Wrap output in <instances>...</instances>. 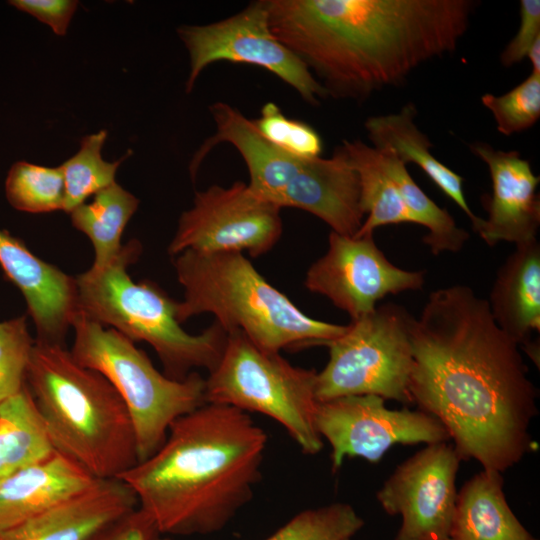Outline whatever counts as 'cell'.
<instances>
[{"label": "cell", "mask_w": 540, "mask_h": 540, "mask_svg": "<svg viewBox=\"0 0 540 540\" xmlns=\"http://www.w3.org/2000/svg\"><path fill=\"white\" fill-rule=\"evenodd\" d=\"M411 342L412 403L443 424L462 459L502 473L533 449L538 391L486 299L463 284L432 291Z\"/></svg>", "instance_id": "obj_1"}, {"label": "cell", "mask_w": 540, "mask_h": 540, "mask_svg": "<svg viewBox=\"0 0 540 540\" xmlns=\"http://www.w3.org/2000/svg\"><path fill=\"white\" fill-rule=\"evenodd\" d=\"M272 34L327 97L366 100L452 53L473 0H265Z\"/></svg>", "instance_id": "obj_2"}, {"label": "cell", "mask_w": 540, "mask_h": 540, "mask_svg": "<svg viewBox=\"0 0 540 540\" xmlns=\"http://www.w3.org/2000/svg\"><path fill=\"white\" fill-rule=\"evenodd\" d=\"M267 440L249 413L205 403L176 419L162 446L118 479L164 535H209L253 498Z\"/></svg>", "instance_id": "obj_3"}, {"label": "cell", "mask_w": 540, "mask_h": 540, "mask_svg": "<svg viewBox=\"0 0 540 540\" xmlns=\"http://www.w3.org/2000/svg\"><path fill=\"white\" fill-rule=\"evenodd\" d=\"M26 385L53 449L97 479H118L138 462L135 429L113 385L65 345L35 340Z\"/></svg>", "instance_id": "obj_4"}, {"label": "cell", "mask_w": 540, "mask_h": 540, "mask_svg": "<svg viewBox=\"0 0 540 540\" xmlns=\"http://www.w3.org/2000/svg\"><path fill=\"white\" fill-rule=\"evenodd\" d=\"M184 299L177 303L180 323L211 313L227 332L241 331L259 348L326 345L348 325L313 319L259 274L241 252L203 253L185 250L174 256Z\"/></svg>", "instance_id": "obj_5"}, {"label": "cell", "mask_w": 540, "mask_h": 540, "mask_svg": "<svg viewBox=\"0 0 540 540\" xmlns=\"http://www.w3.org/2000/svg\"><path fill=\"white\" fill-rule=\"evenodd\" d=\"M140 252V242L130 240L108 265L91 266L75 277L78 310L133 342L148 343L173 380L182 381L195 369L212 372L228 333L216 321L198 335L184 331L177 319L178 302L151 281L136 283L129 276L127 268Z\"/></svg>", "instance_id": "obj_6"}, {"label": "cell", "mask_w": 540, "mask_h": 540, "mask_svg": "<svg viewBox=\"0 0 540 540\" xmlns=\"http://www.w3.org/2000/svg\"><path fill=\"white\" fill-rule=\"evenodd\" d=\"M71 353L101 373L124 401L135 429L139 462L166 440L172 423L206 403L205 379L196 371L182 381L160 373L134 342L78 311Z\"/></svg>", "instance_id": "obj_7"}, {"label": "cell", "mask_w": 540, "mask_h": 540, "mask_svg": "<svg viewBox=\"0 0 540 540\" xmlns=\"http://www.w3.org/2000/svg\"><path fill=\"white\" fill-rule=\"evenodd\" d=\"M316 376L315 370L293 366L279 352L265 351L233 331L205 379V401L271 417L304 454L316 455L323 448L314 424Z\"/></svg>", "instance_id": "obj_8"}, {"label": "cell", "mask_w": 540, "mask_h": 540, "mask_svg": "<svg viewBox=\"0 0 540 540\" xmlns=\"http://www.w3.org/2000/svg\"><path fill=\"white\" fill-rule=\"evenodd\" d=\"M414 319L405 307L385 303L351 320L344 334L325 345L329 360L316 376V400L377 395L412 404L409 381Z\"/></svg>", "instance_id": "obj_9"}, {"label": "cell", "mask_w": 540, "mask_h": 540, "mask_svg": "<svg viewBox=\"0 0 540 540\" xmlns=\"http://www.w3.org/2000/svg\"><path fill=\"white\" fill-rule=\"evenodd\" d=\"M190 59L186 92L201 72L219 61L245 63L266 69L291 86L311 105L327 97L308 68L272 34L265 0L253 1L240 12L207 25L177 30Z\"/></svg>", "instance_id": "obj_10"}, {"label": "cell", "mask_w": 540, "mask_h": 540, "mask_svg": "<svg viewBox=\"0 0 540 540\" xmlns=\"http://www.w3.org/2000/svg\"><path fill=\"white\" fill-rule=\"evenodd\" d=\"M280 210L242 181L229 187L212 185L196 192L193 206L181 214L168 254L174 257L193 250L263 255L281 237Z\"/></svg>", "instance_id": "obj_11"}, {"label": "cell", "mask_w": 540, "mask_h": 540, "mask_svg": "<svg viewBox=\"0 0 540 540\" xmlns=\"http://www.w3.org/2000/svg\"><path fill=\"white\" fill-rule=\"evenodd\" d=\"M315 428L331 446L333 471L346 457L378 463L395 444H434L450 437L443 424L422 410L389 409L377 395H351L317 401Z\"/></svg>", "instance_id": "obj_12"}, {"label": "cell", "mask_w": 540, "mask_h": 540, "mask_svg": "<svg viewBox=\"0 0 540 540\" xmlns=\"http://www.w3.org/2000/svg\"><path fill=\"white\" fill-rule=\"evenodd\" d=\"M425 275L424 270L409 271L392 264L373 235L355 237L331 231L327 252L310 266L304 285L356 320L371 313L387 295L420 290Z\"/></svg>", "instance_id": "obj_13"}, {"label": "cell", "mask_w": 540, "mask_h": 540, "mask_svg": "<svg viewBox=\"0 0 540 540\" xmlns=\"http://www.w3.org/2000/svg\"><path fill=\"white\" fill-rule=\"evenodd\" d=\"M461 460L454 445L439 442L397 466L376 494L385 512L402 518L395 540H449Z\"/></svg>", "instance_id": "obj_14"}, {"label": "cell", "mask_w": 540, "mask_h": 540, "mask_svg": "<svg viewBox=\"0 0 540 540\" xmlns=\"http://www.w3.org/2000/svg\"><path fill=\"white\" fill-rule=\"evenodd\" d=\"M470 150L488 167L492 192L482 198L487 218L471 223L473 231L489 246L499 242L515 245L537 240L540 226V177L518 151H503L484 142Z\"/></svg>", "instance_id": "obj_15"}, {"label": "cell", "mask_w": 540, "mask_h": 540, "mask_svg": "<svg viewBox=\"0 0 540 540\" xmlns=\"http://www.w3.org/2000/svg\"><path fill=\"white\" fill-rule=\"evenodd\" d=\"M0 266L25 299L36 340L65 345L79 311L75 277L38 258L4 230H0Z\"/></svg>", "instance_id": "obj_16"}, {"label": "cell", "mask_w": 540, "mask_h": 540, "mask_svg": "<svg viewBox=\"0 0 540 540\" xmlns=\"http://www.w3.org/2000/svg\"><path fill=\"white\" fill-rule=\"evenodd\" d=\"M278 206L307 211L333 232L355 236L364 214L358 176L342 145L329 158L306 159L283 191Z\"/></svg>", "instance_id": "obj_17"}, {"label": "cell", "mask_w": 540, "mask_h": 540, "mask_svg": "<svg viewBox=\"0 0 540 540\" xmlns=\"http://www.w3.org/2000/svg\"><path fill=\"white\" fill-rule=\"evenodd\" d=\"M209 109L216 124V133L206 139L195 153L190 165L192 176L216 145L230 143L246 163L250 189L278 206L283 191L306 159L291 156L274 146L258 131L253 120L231 105L216 102Z\"/></svg>", "instance_id": "obj_18"}, {"label": "cell", "mask_w": 540, "mask_h": 540, "mask_svg": "<svg viewBox=\"0 0 540 540\" xmlns=\"http://www.w3.org/2000/svg\"><path fill=\"white\" fill-rule=\"evenodd\" d=\"M133 490L119 479H100L86 491L0 532V540H85L137 507Z\"/></svg>", "instance_id": "obj_19"}, {"label": "cell", "mask_w": 540, "mask_h": 540, "mask_svg": "<svg viewBox=\"0 0 540 540\" xmlns=\"http://www.w3.org/2000/svg\"><path fill=\"white\" fill-rule=\"evenodd\" d=\"M98 480L57 453L0 481V532L86 491Z\"/></svg>", "instance_id": "obj_20"}, {"label": "cell", "mask_w": 540, "mask_h": 540, "mask_svg": "<svg viewBox=\"0 0 540 540\" xmlns=\"http://www.w3.org/2000/svg\"><path fill=\"white\" fill-rule=\"evenodd\" d=\"M515 246L498 269L487 301L498 327L525 347L540 331V243Z\"/></svg>", "instance_id": "obj_21"}, {"label": "cell", "mask_w": 540, "mask_h": 540, "mask_svg": "<svg viewBox=\"0 0 540 540\" xmlns=\"http://www.w3.org/2000/svg\"><path fill=\"white\" fill-rule=\"evenodd\" d=\"M416 116V106L408 103L399 112L369 117L364 126L374 148L388 149L405 165L420 167L473 223L478 216L466 201L463 177L434 157L430 151L433 144L417 126Z\"/></svg>", "instance_id": "obj_22"}, {"label": "cell", "mask_w": 540, "mask_h": 540, "mask_svg": "<svg viewBox=\"0 0 540 540\" xmlns=\"http://www.w3.org/2000/svg\"><path fill=\"white\" fill-rule=\"evenodd\" d=\"M449 540H537L510 509L500 472L483 470L457 493Z\"/></svg>", "instance_id": "obj_23"}, {"label": "cell", "mask_w": 540, "mask_h": 540, "mask_svg": "<svg viewBox=\"0 0 540 540\" xmlns=\"http://www.w3.org/2000/svg\"><path fill=\"white\" fill-rule=\"evenodd\" d=\"M54 452L25 384L0 404V481Z\"/></svg>", "instance_id": "obj_24"}, {"label": "cell", "mask_w": 540, "mask_h": 540, "mask_svg": "<svg viewBox=\"0 0 540 540\" xmlns=\"http://www.w3.org/2000/svg\"><path fill=\"white\" fill-rule=\"evenodd\" d=\"M351 166L359 181L360 207L367 218L355 237L373 235L375 229L402 223H414L396 186L383 170L376 148L361 140H343Z\"/></svg>", "instance_id": "obj_25"}, {"label": "cell", "mask_w": 540, "mask_h": 540, "mask_svg": "<svg viewBox=\"0 0 540 540\" xmlns=\"http://www.w3.org/2000/svg\"><path fill=\"white\" fill-rule=\"evenodd\" d=\"M139 205V200L118 183H113L94 195L69 214L73 226L91 241L95 258L93 267L112 262L123 248L121 237Z\"/></svg>", "instance_id": "obj_26"}, {"label": "cell", "mask_w": 540, "mask_h": 540, "mask_svg": "<svg viewBox=\"0 0 540 540\" xmlns=\"http://www.w3.org/2000/svg\"><path fill=\"white\" fill-rule=\"evenodd\" d=\"M381 166L396 186L405 206L410 212L414 223L424 226L428 232L423 242L434 255L442 252L456 253L460 251L469 233L459 227L451 214L439 207L417 185L402 163L392 151L377 149Z\"/></svg>", "instance_id": "obj_27"}, {"label": "cell", "mask_w": 540, "mask_h": 540, "mask_svg": "<svg viewBox=\"0 0 540 540\" xmlns=\"http://www.w3.org/2000/svg\"><path fill=\"white\" fill-rule=\"evenodd\" d=\"M106 138L105 130L85 136L78 152L59 166L64 181L63 211L66 213L116 182V171L124 157L116 162L102 158L101 150Z\"/></svg>", "instance_id": "obj_28"}, {"label": "cell", "mask_w": 540, "mask_h": 540, "mask_svg": "<svg viewBox=\"0 0 540 540\" xmlns=\"http://www.w3.org/2000/svg\"><path fill=\"white\" fill-rule=\"evenodd\" d=\"M5 193L11 206L23 212L37 214L63 210L64 181L61 169L16 162L8 172Z\"/></svg>", "instance_id": "obj_29"}, {"label": "cell", "mask_w": 540, "mask_h": 540, "mask_svg": "<svg viewBox=\"0 0 540 540\" xmlns=\"http://www.w3.org/2000/svg\"><path fill=\"white\" fill-rule=\"evenodd\" d=\"M364 525L346 503H333L301 511L266 540H342L351 538Z\"/></svg>", "instance_id": "obj_30"}, {"label": "cell", "mask_w": 540, "mask_h": 540, "mask_svg": "<svg viewBox=\"0 0 540 540\" xmlns=\"http://www.w3.org/2000/svg\"><path fill=\"white\" fill-rule=\"evenodd\" d=\"M481 102L492 113L501 134L523 132L540 118V75L531 73L503 95L484 94Z\"/></svg>", "instance_id": "obj_31"}, {"label": "cell", "mask_w": 540, "mask_h": 540, "mask_svg": "<svg viewBox=\"0 0 540 540\" xmlns=\"http://www.w3.org/2000/svg\"><path fill=\"white\" fill-rule=\"evenodd\" d=\"M253 122L264 138L289 155L299 159L321 156L319 133L309 124L285 116L275 103L264 104Z\"/></svg>", "instance_id": "obj_32"}, {"label": "cell", "mask_w": 540, "mask_h": 540, "mask_svg": "<svg viewBox=\"0 0 540 540\" xmlns=\"http://www.w3.org/2000/svg\"><path fill=\"white\" fill-rule=\"evenodd\" d=\"M35 340L25 316L0 323V404L26 384V372Z\"/></svg>", "instance_id": "obj_33"}, {"label": "cell", "mask_w": 540, "mask_h": 540, "mask_svg": "<svg viewBox=\"0 0 540 540\" xmlns=\"http://www.w3.org/2000/svg\"><path fill=\"white\" fill-rule=\"evenodd\" d=\"M85 540H169L139 507L103 525Z\"/></svg>", "instance_id": "obj_34"}, {"label": "cell", "mask_w": 540, "mask_h": 540, "mask_svg": "<svg viewBox=\"0 0 540 540\" xmlns=\"http://www.w3.org/2000/svg\"><path fill=\"white\" fill-rule=\"evenodd\" d=\"M519 12L518 31L500 56V61L505 67L521 62L536 39L540 37V1L521 0Z\"/></svg>", "instance_id": "obj_35"}, {"label": "cell", "mask_w": 540, "mask_h": 540, "mask_svg": "<svg viewBox=\"0 0 540 540\" xmlns=\"http://www.w3.org/2000/svg\"><path fill=\"white\" fill-rule=\"evenodd\" d=\"M51 27L55 34H66L78 6L73 0H13L9 2Z\"/></svg>", "instance_id": "obj_36"}, {"label": "cell", "mask_w": 540, "mask_h": 540, "mask_svg": "<svg viewBox=\"0 0 540 540\" xmlns=\"http://www.w3.org/2000/svg\"><path fill=\"white\" fill-rule=\"evenodd\" d=\"M532 65V73L540 75V37L536 39L527 56Z\"/></svg>", "instance_id": "obj_37"}, {"label": "cell", "mask_w": 540, "mask_h": 540, "mask_svg": "<svg viewBox=\"0 0 540 540\" xmlns=\"http://www.w3.org/2000/svg\"><path fill=\"white\" fill-rule=\"evenodd\" d=\"M342 540H351V538H347V539H342Z\"/></svg>", "instance_id": "obj_38"}]
</instances>
